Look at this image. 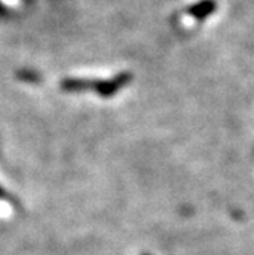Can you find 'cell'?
Masks as SVG:
<instances>
[{"instance_id": "cell-1", "label": "cell", "mask_w": 254, "mask_h": 255, "mask_svg": "<svg viewBox=\"0 0 254 255\" xmlns=\"http://www.w3.org/2000/svg\"><path fill=\"white\" fill-rule=\"evenodd\" d=\"M132 81V74L123 72L115 75L110 80H86V78H66L60 83L61 90L64 92H83L94 90L100 97L110 98L118 90L126 87Z\"/></svg>"}, {"instance_id": "cell-2", "label": "cell", "mask_w": 254, "mask_h": 255, "mask_svg": "<svg viewBox=\"0 0 254 255\" xmlns=\"http://www.w3.org/2000/svg\"><path fill=\"white\" fill-rule=\"evenodd\" d=\"M216 9V2L215 0H201L196 5H192L186 12L192 15L196 20H204L209 15H212Z\"/></svg>"}, {"instance_id": "cell-3", "label": "cell", "mask_w": 254, "mask_h": 255, "mask_svg": "<svg viewBox=\"0 0 254 255\" xmlns=\"http://www.w3.org/2000/svg\"><path fill=\"white\" fill-rule=\"evenodd\" d=\"M0 199H6V200H12L14 203H17L14 199H12V196H9L8 193H6V190L5 188H2V187H0Z\"/></svg>"}, {"instance_id": "cell-4", "label": "cell", "mask_w": 254, "mask_h": 255, "mask_svg": "<svg viewBox=\"0 0 254 255\" xmlns=\"http://www.w3.org/2000/svg\"><path fill=\"white\" fill-rule=\"evenodd\" d=\"M143 255H150V254H147V252H146V254H143Z\"/></svg>"}]
</instances>
